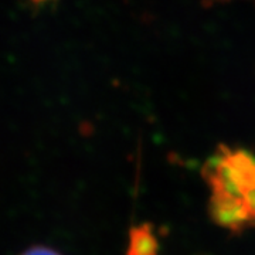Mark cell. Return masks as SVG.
<instances>
[{"instance_id":"1","label":"cell","mask_w":255,"mask_h":255,"mask_svg":"<svg viewBox=\"0 0 255 255\" xmlns=\"http://www.w3.org/2000/svg\"><path fill=\"white\" fill-rule=\"evenodd\" d=\"M210 217L231 233L255 227V153L220 145L203 166Z\"/></svg>"},{"instance_id":"2","label":"cell","mask_w":255,"mask_h":255,"mask_svg":"<svg viewBox=\"0 0 255 255\" xmlns=\"http://www.w3.org/2000/svg\"><path fill=\"white\" fill-rule=\"evenodd\" d=\"M128 255H157V240L149 226H139L130 231Z\"/></svg>"},{"instance_id":"3","label":"cell","mask_w":255,"mask_h":255,"mask_svg":"<svg viewBox=\"0 0 255 255\" xmlns=\"http://www.w3.org/2000/svg\"><path fill=\"white\" fill-rule=\"evenodd\" d=\"M20 255H61L57 250L47 246H31L26 248Z\"/></svg>"},{"instance_id":"4","label":"cell","mask_w":255,"mask_h":255,"mask_svg":"<svg viewBox=\"0 0 255 255\" xmlns=\"http://www.w3.org/2000/svg\"><path fill=\"white\" fill-rule=\"evenodd\" d=\"M204 3H207V4H211V3H216V1H224V0H203Z\"/></svg>"}]
</instances>
